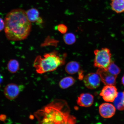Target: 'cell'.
I'll return each instance as SVG.
<instances>
[{"instance_id": "cell-1", "label": "cell", "mask_w": 124, "mask_h": 124, "mask_svg": "<svg viewBox=\"0 0 124 124\" xmlns=\"http://www.w3.org/2000/svg\"><path fill=\"white\" fill-rule=\"evenodd\" d=\"M4 31L10 41H17L25 39L31 29V23L28 19L26 12L21 9H14L6 15L4 20Z\"/></svg>"}, {"instance_id": "cell-2", "label": "cell", "mask_w": 124, "mask_h": 124, "mask_svg": "<svg viewBox=\"0 0 124 124\" xmlns=\"http://www.w3.org/2000/svg\"><path fill=\"white\" fill-rule=\"evenodd\" d=\"M39 124H75L76 119L70 114L66 102L58 100L46 105L35 114Z\"/></svg>"}, {"instance_id": "cell-3", "label": "cell", "mask_w": 124, "mask_h": 124, "mask_svg": "<svg viewBox=\"0 0 124 124\" xmlns=\"http://www.w3.org/2000/svg\"><path fill=\"white\" fill-rule=\"evenodd\" d=\"M66 56L65 54L62 56L60 55L56 51L45 54L43 57L38 55L35 59L33 66L38 74L52 72L64 64Z\"/></svg>"}, {"instance_id": "cell-4", "label": "cell", "mask_w": 124, "mask_h": 124, "mask_svg": "<svg viewBox=\"0 0 124 124\" xmlns=\"http://www.w3.org/2000/svg\"><path fill=\"white\" fill-rule=\"evenodd\" d=\"M94 53V67L99 69L106 70L112 61L110 51L108 48H103L101 49H96Z\"/></svg>"}, {"instance_id": "cell-5", "label": "cell", "mask_w": 124, "mask_h": 124, "mask_svg": "<svg viewBox=\"0 0 124 124\" xmlns=\"http://www.w3.org/2000/svg\"><path fill=\"white\" fill-rule=\"evenodd\" d=\"M118 93L114 85H106L102 89L100 95L105 101L114 102Z\"/></svg>"}, {"instance_id": "cell-6", "label": "cell", "mask_w": 124, "mask_h": 124, "mask_svg": "<svg viewBox=\"0 0 124 124\" xmlns=\"http://www.w3.org/2000/svg\"><path fill=\"white\" fill-rule=\"evenodd\" d=\"M100 76L97 73H90L85 76L84 79L85 86L88 89H96L100 86L101 82Z\"/></svg>"}, {"instance_id": "cell-7", "label": "cell", "mask_w": 124, "mask_h": 124, "mask_svg": "<svg viewBox=\"0 0 124 124\" xmlns=\"http://www.w3.org/2000/svg\"><path fill=\"white\" fill-rule=\"evenodd\" d=\"M97 73L100 76L101 80L105 85H116L117 77L109 73L106 70L99 69Z\"/></svg>"}, {"instance_id": "cell-8", "label": "cell", "mask_w": 124, "mask_h": 124, "mask_svg": "<svg viewBox=\"0 0 124 124\" xmlns=\"http://www.w3.org/2000/svg\"><path fill=\"white\" fill-rule=\"evenodd\" d=\"M99 113L102 117L105 118L112 117L115 114L116 108L114 105L109 103L101 105L99 108Z\"/></svg>"}, {"instance_id": "cell-9", "label": "cell", "mask_w": 124, "mask_h": 124, "mask_svg": "<svg viewBox=\"0 0 124 124\" xmlns=\"http://www.w3.org/2000/svg\"><path fill=\"white\" fill-rule=\"evenodd\" d=\"M21 90L17 85L14 83L9 84L4 88V95L9 100H13L18 96Z\"/></svg>"}, {"instance_id": "cell-10", "label": "cell", "mask_w": 124, "mask_h": 124, "mask_svg": "<svg viewBox=\"0 0 124 124\" xmlns=\"http://www.w3.org/2000/svg\"><path fill=\"white\" fill-rule=\"evenodd\" d=\"M94 101V97L89 93H83L78 97L77 103L79 106L89 107L92 105Z\"/></svg>"}, {"instance_id": "cell-11", "label": "cell", "mask_w": 124, "mask_h": 124, "mask_svg": "<svg viewBox=\"0 0 124 124\" xmlns=\"http://www.w3.org/2000/svg\"><path fill=\"white\" fill-rule=\"evenodd\" d=\"M110 6L112 10L116 13L124 12V0H111Z\"/></svg>"}, {"instance_id": "cell-12", "label": "cell", "mask_w": 124, "mask_h": 124, "mask_svg": "<svg viewBox=\"0 0 124 124\" xmlns=\"http://www.w3.org/2000/svg\"><path fill=\"white\" fill-rule=\"evenodd\" d=\"M80 65L76 62L72 61L68 63L65 67L66 72L70 74H73L78 72L80 69Z\"/></svg>"}, {"instance_id": "cell-13", "label": "cell", "mask_w": 124, "mask_h": 124, "mask_svg": "<svg viewBox=\"0 0 124 124\" xmlns=\"http://www.w3.org/2000/svg\"><path fill=\"white\" fill-rule=\"evenodd\" d=\"M26 12L27 18L31 23L36 22L39 18V12L36 9L33 8Z\"/></svg>"}, {"instance_id": "cell-14", "label": "cell", "mask_w": 124, "mask_h": 124, "mask_svg": "<svg viewBox=\"0 0 124 124\" xmlns=\"http://www.w3.org/2000/svg\"><path fill=\"white\" fill-rule=\"evenodd\" d=\"M75 80L71 77H66L63 78L60 82L59 85L62 89H65L74 85Z\"/></svg>"}, {"instance_id": "cell-15", "label": "cell", "mask_w": 124, "mask_h": 124, "mask_svg": "<svg viewBox=\"0 0 124 124\" xmlns=\"http://www.w3.org/2000/svg\"><path fill=\"white\" fill-rule=\"evenodd\" d=\"M7 67L9 72L12 73H16L19 69V62L16 60H11L8 63Z\"/></svg>"}, {"instance_id": "cell-16", "label": "cell", "mask_w": 124, "mask_h": 124, "mask_svg": "<svg viewBox=\"0 0 124 124\" xmlns=\"http://www.w3.org/2000/svg\"><path fill=\"white\" fill-rule=\"evenodd\" d=\"M114 106L119 110H124V106L123 103V93H118L117 97L114 102Z\"/></svg>"}, {"instance_id": "cell-17", "label": "cell", "mask_w": 124, "mask_h": 124, "mask_svg": "<svg viewBox=\"0 0 124 124\" xmlns=\"http://www.w3.org/2000/svg\"><path fill=\"white\" fill-rule=\"evenodd\" d=\"M106 70L109 73L116 77H117V75L120 73L121 72L120 68L112 61H111Z\"/></svg>"}, {"instance_id": "cell-18", "label": "cell", "mask_w": 124, "mask_h": 124, "mask_svg": "<svg viewBox=\"0 0 124 124\" xmlns=\"http://www.w3.org/2000/svg\"><path fill=\"white\" fill-rule=\"evenodd\" d=\"M63 39L65 43L69 45L74 44L76 41L75 35L71 33L66 34L63 37Z\"/></svg>"}, {"instance_id": "cell-19", "label": "cell", "mask_w": 124, "mask_h": 124, "mask_svg": "<svg viewBox=\"0 0 124 124\" xmlns=\"http://www.w3.org/2000/svg\"><path fill=\"white\" fill-rule=\"evenodd\" d=\"M57 28L59 32L63 34H66L68 30L67 27L63 24L58 25Z\"/></svg>"}, {"instance_id": "cell-20", "label": "cell", "mask_w": 124, "mask_h": 124, "mask_svg": "<svg viewBox=\"0 0 124 124\" xmlns=\"http://www.w3.org/2000/svg\"><path fill=\"white\" fill-rule=\"evenodd\" d=\"M5 26L4 21L2 18H0V32L3 30Z\"/></svg>"}, {"instance_id": "cell-21", "label": "cell", "mask_w": 124, "mask_h": 124, "mask_svg": "<svg viewBox=\"0 0 124 124\" xmlns=\"http://www.w3.org/2000/svg\"><path fill=\"white\" fill-rule=\"evenodd\" d=\"M43 20L42 18L40 17L39 18L38 21H37L36 23H37V24H41L43 23Z\"/></svg>"}, {"instance_id": "cell-22", "label": "cell", "mask_w": 124, "mask_h": 124, "mask_svg": "<svg viewBox=\"0 0 124 124\" xmlns=\"http://www.w3.org/2000/svg\"><path fill=\"white\" fill-rule=\"evenodd\" d=\"M3 80V77L0 74V85L2 82Z\"/></svg>"}, {"instance_id": "cell-23", "label": "cell", "mask_w": 124, "mask_h": 124, "mask_svg": "<svg viewBox=\"0 0 124 124\" xmlns=\"http://www.w3.org/2000/svg\"><path fill=\"white\" fill-rule=\"evenodd\" d=\"M122 84L124 86V75L122 77Z\"/></svg>"}, {"instance_id": "cell-24", "label": "cell", "mask_w": 124, "mask_h": 124, "mask_svg": "<svg viewBox=\"0 0 124 124\" xmlns=\"http://www.w3.org/2000/svg\"><path fill=\"white\" fill-rule=\"evenodd\" d=\"M123 104L124 106V91L123 93Z\"/></svg>"}]
</instances>
